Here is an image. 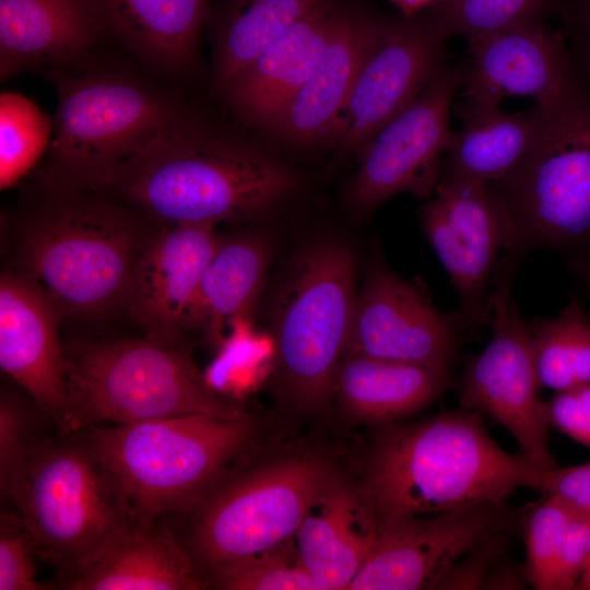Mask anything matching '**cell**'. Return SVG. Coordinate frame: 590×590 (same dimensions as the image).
Segmentation results:
<instances>
[{"instance_id":"obj_1","label":"cell","mask_w":590,"mask_h":590,"mask_svg":"<svg viewBox=\"0 0 590 590\" xmlns=\"http://www.w3.org/2000/svg\"><path fill=\"white\" fill-rule=\"evenodd\" d=\"M299 187L275 155L187 109L87 190L161 222L219 223L263 216Z\"/></svg>"},{"instance_id":"obj_2","label":"cell","mask_w":590,"mask_h":590,"mask_svg":"<svg viewBox=\"0 0 590 590\" xmlns=\"http://www.w3.org/2000/svg\"><path fill=\"white\" fill-rule=\"evenodd\" d=\"M378 427L358 486L376 529L408 516L506 504L518 488L540 491L543 469L504 450L479 412L460 408Z\"/></svg>"},{"instance_id":"obj_3","label":"cell","mask_w":590,"mask_h":590,"mask_svg":"<svg viewBox=\"0 0 590 590\" xmlns=\"http://www.w3.org/2000/svg\"><path fill=\"white\" fill-rule=\"evenodd\" d=\"M20 228L16 271L42 285L63 317L126 311L134 267L164 222L93 191H47Z\"/></svg>"},{"instance_id":"obj_4","label":"cell","mask_w":590,"mask_h":590,"mask_svg":"<svg viewBox=\"0 0 590 590\" xmlns=\"http://www.w3.org/2000/svg\"><path fill=\"white\" fill-rule=\"evenodd\" d=\"M0 498L56 570L52 581L86 569L144 522L83 433L59 425L33 446Z\"/></svg>"},{"instance_id":"obj_5","label":"cell","mask_w":590,"mask_h":590,"mask_svg":"<svg viewBox=\"0 0 590 590\" xmlns=\"http://www.w3.org/2000/svg\"><path fill=\"white\" fill-rule=\"evenodd\" d=\"M70 429L184 414L245 413L215 389L187 340L72 335L62 340Z\"/></svg>"},{"instance_id":"obj_6","label":"cell","mask_w":590,"mask_h":590,"mask_svg":"<svg viewBox=\"0 0 590 590\" xmlns=\"http://www.w3.org/2000/svg\"><path fill=\"white\" fill-rule=\"evenodd\" d=\"M357 260L350 245L319 238L291 261L271 309V388L290 414L308 418L333 399L357 296Z\"/></svg>"},{"instance_id":"obj_7","label":"cell","mask_w":590,"mask_h":590,"mask_svg":"<svg viewBox=\"0 0 590 590\" xmlns=\"http://www.w3.org/2000/svg\"><path fill=\"white\" fill-rule=\"evenodd\" d=\"M249 413L184 414L78 428L120 485L141 521L179 517L240 456L258 433Z\"/></svg>"},{"instance_id":"obj_8","label":"cell","mask_w":590,"mask_h":590,"mask_svg":"<svg viewBox=\"0 0 590 590\" xmlns=\"http://www.w3.org/2000/svg\"><path fill=\"white\" fill-rule=\"evenodd\" d=\"M239 458L188 512L173 521L166 518L209 582L291 542L334 472L327 459L314 453L250 464H240Z\"/></svg>"},{"instance_id":"obj_9","label":"cell","mask_w":590,"mask_h":590,"mask_svg":"<svg viewBox=\"0 0 590 590\" xmlns=\"http://www.w3.org/2000/svg\"><path fill=\"white\" fill-rule=\"evenodd\" d=\"M49 78L58 106L37 179L47 191L90 189L188 109L152 83L93 61Z\"/></svg>"},{"instance_id":"obj_10","label":"cell","mask_w":590,"mask_h":590,"mask_svg":"<svg viewBox=\"0 0 590 590\" xmlns=\"http://www.w3.org/2000/svg\"><path fill=\"white\" fill-rule=\"evenodd\" d=\"M489 186L509 213L517 246H574L590 238V82L579 71L542 108L519 164Z\"/></svg>"},{"instance_id":"obj_11","label":"cell","mask_w":590,"mask_h":590,"mask_svg":"<svg viewBox=\"0 0 590 590\" xmlns=\"http://www.w3.org/2000/svg\"><path fill=\"white\" fill-rule=\"evenodd\" d=\"M465 73V60L442 66L422 93L357 152L358 166L346 190L352 210L371 212L401 192L433 196L442 156L456 137L450 110Z\"/></svg>"},{"instance_id":"obj_12","label":"cell","mask_w":590,"mask_h":590,"mask_svg":"<svg viewBox=\"0 0 590 590\" xmlns=\"http://www.w3.org/2000/svg\"><path fill=\"white\" fill-rule=\"evenodd\" d=\"M504 279L489 294L493 335L465 366L460 408L483 413L505 427L521 453L540 469L557 467L548 448L551 427L540 394L530 323L524 321Z\"/></svg>"},{"instance_id":"obj_13","label":"cell","mask_w":590,"mask_h":590,"mask_svg":"<svg viewBox=\"0 0 590 590\" xmlns=\"http://www.w3.org/2000/svg\"><path fill=\"white\" fill-rule=\"evenodd\" d=\"M420 216L425 236L458 293L460 322L492 321L491 280L502 250L517 246L503 202L484 182L439 181Z\"/></svg>"},{"instance_id":"obj_14","label":"cell","mask_w":590,"mask_h":590,"mask_svg":"<svg viewBox=\"0 0 590 590\" xmlns=\"http://www.w3.org/2000/svg\"><path fill=\"white\" fill-rule=\"evenodd\" d=\"M446 38L421 12L376 19L335 145L358 152L405 109L446 64Z\"/></svg>"},{"instance_id":"obj_15","label":"cell","mask_w":590,"mask_h":590,"mask_svg":"<svg viewBox=\"0 0 590 590\" xmlns=\"http://www.w3.org/2000/svg\"><path fill=\"white\" fill-rule=\"evenodd\" d=\"M515 515L486 504L398 518L376 529L373 548L347 590L436 589L447 571Z\"/></svg>"},{"instance_id":"obj_16","label":"cell","mask_w":590,"mask_h":590,"mask_svg":"<svg viewBox=\"0 0 590 590\" xmlns=\"http://www.w3.org/2000/svg\"><path fill=\"white\" fill-rule=\"evenodd\" d=\"M458 316L438 310L416 284L371 263L357 291L344 353L420 364L450 373Z\"/></svg>"},{"instance_id":"obj_17","label":"cell","mask_w":590,"mask_h":590,"mask_svg":"<svg viewBox=\"0 0 590 590\" xmlns=\"http://www.w3.org/2000/svg\"><path fill=\"white\" fill-rule=\"evenodd\" d=\"M217 223H162L137 259L126 306L142 334L187 340L194 333L201 283L222 235Z\"/></svg>"},{"instance_id":"obj_18","label":"cell","mask_w":590,"mask_h":590,"mask_svg":"<svg viewBox=\"0 0 590 590\" xmlns=\"http://www.w3.org/2000/svg\"><path fill=\"white\" fill-rule=\"evenodd\" d=\"M463 106H499L508 96L533 97L550 106L577 74L560 32L544 20L468 36Z\"/></svg>"},{"instance_id":"obj_19","label":"cell","mask_w":590,"mask_h":590,"mask_svg":"<svg viewBox=\"0 0 590 590\" xmlns=\"http://www.w3.org/2000/svg\"><path fill=\"white\" fill-rule=\"evenodd\" d=\"M63 314L28 275L0 278V367L62 428L70 429L62 339Z\"/></svg>"},{"instance_id":"obj_20","label":"cell","mask_w":590,"mask_h":590,"mask_svg":"<svg viewBox=\"0 0 590 590\" xmlns=\"http://www.w3.org/2000/svg\"><path fill=\"white\" fill-rule=\"evenodd\" d=\"M108 36L98 0H0V76H48L93 61Z\"/></svg>"},{"instance_id":"obj_21","label":"cell","mask_w":590,"mask_h":590,"mask_svg":"<svg viewBox=\"0 0 590 590\" xmlns=\"http://www.w3.org/2000/svg\"><path fill=\"white\" fill-rule=\"evenodd\" d=\"M375 21L359 11L339 8L316 68L285 108L272 134L302 148L337 143Z\"/></svg>"},{"instance_id":"obj_22","label":"cell","mask_w":590,"mask_h":590,"mask_svg":"<svg viewBox=\"0 0 590 590\" xmlns=\"http://www.w3.org/2000/svg\"><path fill=\"white\" fill-rule=\"evenodd\" d=\"M339 7L329 1L272 43L222 93L246 123L269 132L316 68Z\"/></svg>"},{"instance_id":"obj_23","label":"cell","mask_w":590,"mask_h":590,"mask_svg":"<svg viewBox=\"0 0 590 590\" xmlns=\"http://www.w3.org/2000/svg\"><path fill=\"white\" fill-rule=\"evenodd\" d=\"M375 536L376 526L358 486L334 470L307 509L293 542L319 590H347Z\"/></svg>"},{"instance_id":"obj_24","label":"cell","mask_w":590,"mask_h":590,"mask_svg":"<svg viewBox=\"0 0 590 590\" xmlns=\"http://www.w3.org/2000/svg\"><path fill=\"white\" fill-rule=\"evenodd\" d=\"M64 590H202L210 582L166 519L142 522L78 575L49 581Z\"/></svg>"},{"instance_id":"obj_25","label":"cell","mask_w":590,"mask_h":590,"mask_svg":"<svg viewBox=\"0 0 590 590\" xmlns=\"http://www.w3.org/2000/svg\"><path fill=\"white\" fill-rule=\"evenodd\" d=\"M449 377L450 373L420 364L344 353L332 402L355 423H398L436 400L447 389Z\"/></svg>"},{"instance_id":"obj_26","label":"cell","mask_w":590,"mask_h":590,"mask_svg":"<svg viewBox=\"0 0 590 590\" xmlns=\"http://www.w3.org/2000/svg\"><path fill=\"white\" fill-rule=\"evenodd\" d=\"M108 36L144 66L179 76L194 67L210 0H98Z\"/></svg>"},{"instance_id":"obj_27","label":"cell","mask_w":590,"mask_h":590,"mask_svg":"<svg viewBox=\"0 0 590 590\" xmlns=\"http://www.w3.org/2000/svg\"><path fill=\"white\" fill-rule=\"evenodd\" d=\"M463 120L444 161L439 181L475 180L492 185L519 164L542 119L538 105L507 114L499 106L453 107Z\"/></svg>"},{"instance_id":"obj_28","label":"cell","mask_w":590,"mask_h":590,"mask_svg":"<svg viewBox=\"0 0 590 590\" xmlns=\"http://www.w3.org/2000/svg\"><path fill=\"white\" fill-rule=\"evenodd\" d=\"M270 259V246L262 237L222 235L201 283L194 333L222 347L226 328L252 315Z\"/></svg>"},{"instance_id":"obj_29","label":"cell","mask_w":590,"mask_h":590,"mask_svg":"<svg viewBox=\"0 0 590 590\" xmlns=\"http://www.w3.org/2000/svg\"><path fill=\"white\" fill-rule=\"evenodd\" d=\"M331 0H232L214 39L213 78L223 93L272 43Z\"/></svg>"},{"instance_id":"obj_30","label":"cell","mask_w":590,"mask_h":590,"mask_svg":"<svg viewBox=\"0 0 590 590\" xmlns=\"http://www.w3.org/2000/svg\"><path fill=\"white\" fill-rule=\"evenodd\" d=\"M530 330L542 388L557 392L590 384V320L578 303L530 323Z\"/></svg>"},{"instance_id":"obj_31","label":"cell","mask_w":590,"mask_h":590,"mask_svg":"<svg viewBox=\"0 0 590 590\" xmlns=\"http://www.w3.org/2000/svg\"><path fill=\"white\" fill-rule=\"evenodd\" d=\"M54 119L25 96L3 92L0 96V188L19 182L46 155Z\"/></svg>"},{"instance_id":"obj_32","label":"cell","mask_w":590,"mask_h":590,"mask_svg":"<svg viewBox=\"0 0 590 590\" xmlns=\"http://www.w3.org/2000/svg\"><path fill=\"white\" fill-rule=\"evenodd\" d=\"M556 0H444L422 13L448 39L544 20Z\"/></svg>"},{"instance_id":"obj_33","label":"cell","mask_w":590,"mask_h":590,"mask_svg":"<svg viewBox=\"0 0 590 590\" xmlns=\"http://www.w3.org/2000/svg\"><path fill=\"white\" fill-rule=\"evenodd\" d=\"M55 425L44 409L20 386L0 389V491L5 488L33 446Z\"/></svg>"},{"instance_id":"obj_34","label":"cell","mask_w":590,"mask_h":590,"mask_svg":"<svg viewBox=\"0 0 590 590\" xmlns=\"http://www.w3.org/2000/svg\"><path fill=\"white\" fill-rule=\"evenodd\" d=\"M222 590H319L300 563L293 540L210 581Z\"/></svg>"},{"instance_id":"obj_35","label":"cell","mask_w":590,"mask_h":590,"mask_svg":"<svg viewBox=\"0 0 590 590\" xmlns=\"http://www.w3.org/2000/svg\"><path fill=\"white\" fill-rule=\"evenodd\" d=\"M575 511L560 499L547 496L527 519L524 573L528 581L538 590H548L556 553Z\"/></svg>"},{"instance_id":"obj_36","label":"cell","mask_w":590,"mask_h":590,"mask_svg":"<svg viewBox=\"0 0 590 590\" xmlns=\"http://www.w3.org/2000/svg\"><path fill=\"white\" fill-rule=\"evenodd\" d=\"M38 557L34 539L20 514L0 512V590H50L37 578Z\"/></svg>"},{"instance_id":"obj_37","label":"cell","mask_w":590,"mask_h":590,"mask_svg":"<svg viewBox=\"0 0 590 590\" xmlns=\"http://www.w3.org/2000/svg\"><path fill=\"white\" fill-rule=\"evenodd\" d=\"M590 514L575 511L562 536L548 590L577 589L588 559Z\"/></svg>"},{"instance_id":"obj_38","label":"cell","mask_w":590,"mask_h":590,"mask_svg":"<svg viewBox=\"0 0 590 590\" xmlns=\"http://www.w3.org/2000/svg\"><path fill=\"white\" fill-rule=\"evenodd\" d=\"M508 530L488 536L463 555L447 571L436 589H483L492 567L505 554Z\"/></svg>"},{"instance_id":"obj_39","label":"cell","mask_w":590,"mask_h":590,"mask_svg":"<svg viewBox=\"0 0 590 590\" xmlns=\"http://www.w3.org/2000/svg\"><path fill=\"white\" fill-rule=\"evenodd\" d=\"M545 408L551 426L590 448V384L555 392Z\"/></svg>"},{"instance_id":"obj_40","label":"cell","mask_w":590,"mask_h":590,"mask_svg":"<svg viewBox=\"0 0 590 590\" xmlns=\"http://www.w3.org/2000/svg\"><path fill=\"white\" fill-rule=\"evenodd\" d=\"M540 491L560 499L576 511L590 514V461L542 470Z\"/></svg>"},{"instance_id":"obj_41","label":"cell","mask_w":590,"mask_h":590,"mask_svg":"<svg viewBox=\"0 0 590 590\" xmlns=\"http://www.w3.org/2000/svg\"><path fill=\"white\" fill-rule=\"evenodd\" d=\"M574 59L580 74L590 82V0H575L567 11Z\"/></svg>"},{"instance_id":"obj_42","label":"cell","mask_w":590,"mask_h":590,"mask_svg":"<svg viewBox=\"0 0 590 590\" xmlns=\"http://www.w3.org/2000/svg\"><path fill=\"white\" fill-rule=\"evenodd\" d=\"M505 555V554H504ZM504 555L488 573L483 589H522L528 580L524 570L519 571L516 565Z\"/></svg>"},{"instance_id":"obj_43","label":"cell","mask_w":590,"mask_h":590,"mask_svg":"<svg viewBox=\"0 0 590 590\" xmlns=\"http://www.w3.org/2000/svg\"><path fill=\"white\" fill-rule=\"evenodd\" d=\"M387 1L396 5L401 12L402 16L410 19L444 0H387Z\"/></svg>"},{"instance_id":"obj_44","label":"cell","mask_w":590,"mask_h":590,"mask_svg":"<svg viewBox=\"0 0 590 590\" xmlns=\"http://www.w3.org/2000/svg\"><path fill=\"white\" fill-rule=\"evenodd\" d=\"M581 583L583 588L590 590V539H589V547H588V559H587V565L582 575Z\"/></svg>"},{"instance_id":"obj_45","label":"cell","mask_w":590,"mask_h":590,"mask_svg":"<svg viewBox=\"0 0 590 590\" xmlns=\"http://www.w3.org/2000/svg\"><path fill=\"white\" fill-rule=\"evenodd\" d=\"M587 279H588L589 283H590V259H589L588 264H587Z\"/></svg>"}]
</instances>
